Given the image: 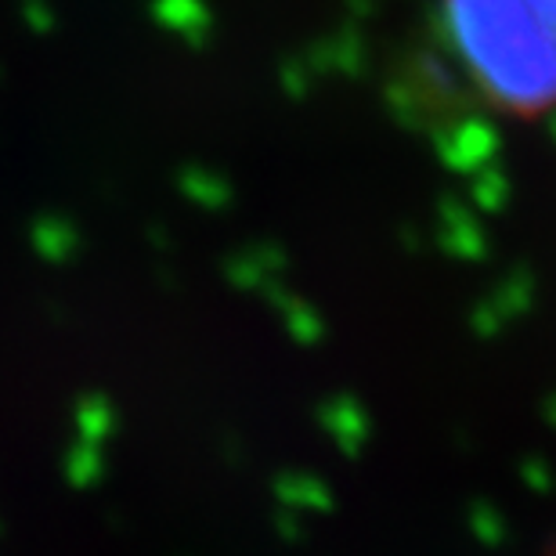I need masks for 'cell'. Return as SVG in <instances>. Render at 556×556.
Segmentation results:
<instances>
[{
    "mask_svg": "<svg viewBox=\"0 0 556 556\" xmlns=\"http://www.w3.org/2000/svg\"><path fill=\"white\" fill-rule=\"evenodd\" d=\"M448 43L488 109L556 113V0H441Z\"/></svg>",
    "mask_w": 556,
    "mask_h": 556,
    "instance_id": "cell-1",
    "label": "cell"
},
{
    "mask_svg": "<svg viewBox=\"0 0 556 556\" xmlns=\"http://www.w3.org/2000/svg\"><path fill=\"white\" fill-rule=\"evenodd\" d=\"M318 422L348 459H358L365 444L372 441V419L354 397H332V402H326L318 408Z\"/></svg>",
    "mask_w": 556,
    "mask_h": 556,
    "instance_id": "cell-2",
    "label": "cell"
},
{
    "mask_svg": "<svg viewBox=\"0 0 556 556\" xmlns=\"http://www.w3.org/2000/svg\"><path fill=\"white\" fill-rule=\"evenodd\" d=\"M275 498L286 509H307V514H332L337 509V492L329 481L307 470H282L275 477Z\"/></svg>",
    "mask_w": 556,
    "mask_h": 556,
    "instance_id": "cell-3",
    "label": "cell"
},
{
    "mask_svg": "<svg viewBox=\"0 0 556 556\" xmlns=\"http://www.w3.org/2000/svg\"><path fill=\"white\" fill-rule=\"evenodd\" d=\"M466 528L470 535L481 542L484 549H503L509 539H514V528H509V517L488 498H473L466 506Z\"/></svg>",
    "mask_w": 556,
    "mask_h": 556,
    "instance_id": "cell-4",
    "label": "cell"
},
{
    "mask_svg": "<svg viewBox=\"0 0 556 556\" xmlns=\"http://www.w3.org/2000/svg\"><path fill=\"white\" fill-rule=\"evenodd\" d=\"M33 247H37L43 257H70V253L80 247V231H76V225H70L65 217H40L37 225H33Z\"/></svg>",
    "mask_w": 556,
    "mask_h": 556,
    "instance_id": "cell-5",
    "label": "cell"
},
{
    "mask_svg": "<svg viewBox=\"0 0 556 556\" xmlns=\"http://www.w3.org/2000/svg\"><path fill=\"white\" fill-rule=\"evenodd\" d=\"M517 477L525 481L528 492H535V495H553V492H556L553 463H549V459H542V455H528V459L517 466Z\"/></svg>",
    "mask_w": 556,
    "mask_h": 556,
    "instance_id": "cell-6",
    "label": "cell"
},
{
    "mask_svg": "<svg viewBox=\"0 0 556 556\" xmlns=\"http://www.w3.org/2000/svg\"><path fill=\"white\" fill-rule=\"evenodd\" d=\"M22 15L33 22V29H37V33L54 29V11L43 4V0H26V4H22Z\"/></svg>",
    "mask_w": 556,
    "mask_h": 556,
    "instance_id": "cell-7",
    "label": "cell"
},
{
    "mask_svg": "<svg viewBox=\"0 0 556 556\" xmlns=\"http://www.w3.org/2000/svg\"><path fill=\"white\" fill-rule=\"evenodd\" d=\"M275 528H278V535L289 539V542H300V539H304V525H300L296 509H282V514L275 517Z\"/></svg>",
    "mask_w": 556,
    "mask_h": 556,
    "instance_id": "cell-8",
    "label": "cell"
},
{
    "mask_svg": "<svg viewBox=\"0 0 556 556\" xmlns=\"http://www.w3.org/2000/svg\"><path fill=\"white\" fill-rule=\"evenodd\" d=\"M546 419L553 422V427H556V397H553V402L546 405Z\"/></svg>",
    "mask_w": 556,
    "mask_h": 556,
    "instance_id": "cell-9",
    "label": "cell"
}]
</instances>
